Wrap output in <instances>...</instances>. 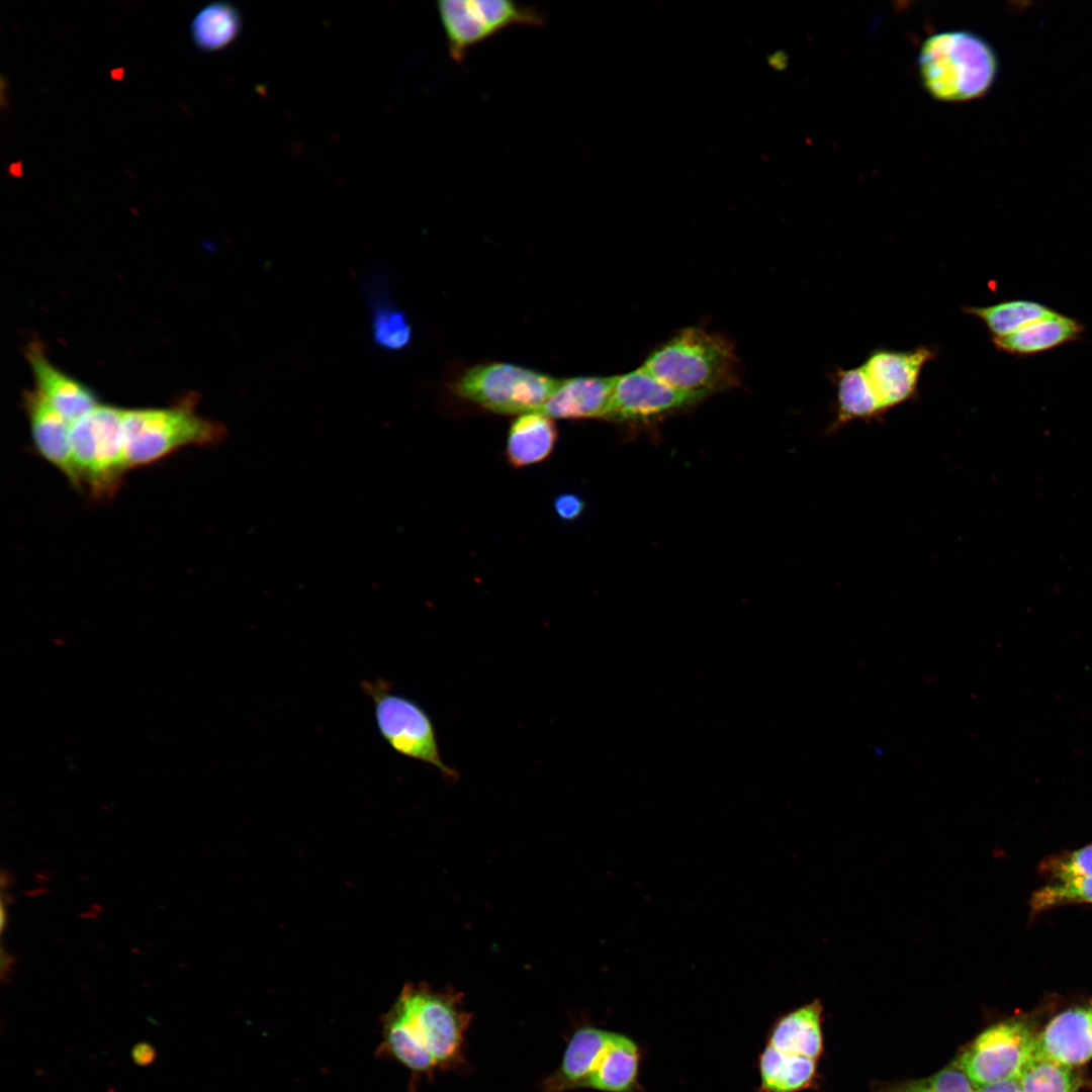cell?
I'll use <instances>...</instances> for the list:
<instances>
[{
  "label": "cell",
  "mask_w": 1092,
  "mask_h": 1092,
  "mask_svg": "<svg viewBox=\"0 0 1092 1092\" xmlns=\"http://www.w3.org/2000/svg\"><path fill=\"white\" fill-rule=\"evenodd\" d=\"M556 440L553 419L539 412L521 415L509 430L508 461L517 468L543 461L552 452Z\"/></svg>",
  "instance_id": "obj_21"
},
{
  "label": "cell",
  "mask_w": 1092,
  "mask_h": 1092,
  "mask_svg": "<svg viewBox=\"0 0 1092 1092\" xmlns=\"http://www.w3.org/2000/svg\"><path fill=\"white\" fill-rule=\"evenodd\" d=\"M1084 331V325L1079 320L1055 311L1006 337L992 339V342L1003 353L1027 357L1076 342L1082 338Z\"/></svg>",
  "instance_id": "obj_17"
},
{
  "label": "cell",
  "mask_w": 1092,
  "mask_h": 1092,
  "mask_svg": "<svg viewBox=\"0 0 1092 1092\" xmlns=\"http://www.w3.org/2000/svg\"><path fill=\"white\" fill-rule=\"evenodd\" d=\"M617 376H579L560 379L538 411L551 419H605Z\"/></svg>",
  "instance_id": "obj_16"
},
{
  "label": "cell",
  "mask_w": 1092,
  "mask_h": 1092,
  "mask_svg": "<svg viewBox=\"0 0 1092 1092\" xmlns=\"http://www.w3.org/2000/svg\"><path fill=\"white\" fill-rule=\"evenodd\" d=\"M23 407L37 453L56 467L76 489H83L74 464L68 423L36 390H25Z\"/></svg>",
  "instance_id": "obj_13"
},
{
  "label": "cell",
  "mask_w": 1092,
  "mask_h": 1092,
  "mask_svg": "<svg viewBox=\"0 0 1092 1092\" xmlns=\"http://www.w3.org/2000/svg\"><path fill=\"white\" fill-rule=\"evenodd\" d=\"M1035 1054L1068 1066L1092 1058V1003L1056 1015L1036 1035Z\"/></svg>",
  "instance_id": "obj_15"
},
{
  "label": "cell",
  "mask_w": 1092,
  "mask_h": 1092,
  "mask_svg": "<svg viewBox=\"0 0 1092 1092\" xmlns=\"http://www.w3.org/2000/svg\"><path fill=\"white\" fill-rule=\"evenodd\" d=\"M822 1011L819 1000L790 1011L772 1025L766 1044L784 1053L817 1060L823 1049Z\"/></svg>",
  "instance_id": "obj_19"
},
{
  "label": "cell",
  "mask_w": 1092,
  "mask_h": 1092,
  "mask_svg": "<svg viewBox=\"0 0 1092 1092\" xmlns=\"http://www.w3.org/2000/svg\"><path fill=\"white\" fill-rule=\"evenodd\" d=\"M196 396L168 407L125 410L123 432L128 469L156 463L190 446L220 443L225 427L200 416Z\"/></svg>",
  "instance_id": "obj_5"
},
{
  "label": "cell",
  "mask_w": 1092,
  "mask_h": 1092,
  "mask_svg": "<svg viewBox=\"0 0 1092 1092\" xmlns=\"http://www.w3.org/2000/svg\"><path fill=\"white\" fill-rule=\"evenodd\" d=\"M470 1021L460 993L406 986L385 1018L383 1046L414 1075L450 1069L463 1060Z\"/></svg>",
  "instance_id": "obj_1"
},
{
  "label": "cell",
  "mask_w": 1092,
  "mask_h": 1092,
  "mask_svg": "<svg viewBox=\"0 0 1092 1092\" xmlns=\"http://www.w3.org/2000/svg\"><path fill=\"white\" fill-rule=\"evenodd\" d=\"M26 359L35 381V389L71 425L98 404L96 394L85 384L57 368L38 342L26 348Z\"/></svg>",
  "instance_id": "obj_14"
},
{
  "label": "cell",
  "mask_w": 1092,
  "mask_h": 1092,
  "mask_svg": "<svg viewBox=\"0 0 1092 1092\" xmlns=\"http://www.w3.org/2000/svg\"><path fill=\"white\" fill-rule=\"evenodd\" d=\"M437 10L448 50L462 61L472 46L512 25H541V14L511 0H440Z\"/></svg>",
  "instance_id": "obj_9"
},
{
  "label": "cell",
  "mask_w": 1092,
  "mask_h": 1092,
  "mask_svg": "<svg viewBox=\"0 0 1092 1092\" xmlns=\"http://www.w3.org/2000/svg\"><path fill=\"white\" fill-rule=\"evenodd\" d=\"M935 356L927 346L906 351L878 348L868 355L861 367L885 414L916 395L922 369Z\"/></svg>",
  "instance_id": "obj_12"
},
{
  "label": "cell",
  "mask_w": 1092,
  "mask_h": 1092,
  "mask_svg": "<svg viewBox=\"0 0 1092 1092\" xmlns=\"http://www.w3.org/2000/svg\"><path fill=\"white\" fill-rule=\"evenodd\" d=\"M1049 869L1058 881L1092 877V844L1055 858Z\"/></svg>",
  "instance_id": "obj_28"
},
{
  "label": "cell",
  "mask_w": 1092,
  "mask_h": 1092,
  "mask_svg": "<svg viewBox=\"0 0 1092 1092\" xmlns=\"http://www.w3.org/2000/svg\"><path fill=\"white\" fill-rule=\"evenodd\" d=\"M369 306L374 344L387 352L406 349L413 341V327L405 312L392 301L380 275L363 284Z\"/></svg>",
  "instance_id": "obj_18"
},
{
  "label": "cell",
  "mask_w": 1092,
  "mask_h": 1092,
  "mask_svg": "<svg viewBox=\"0 0 1092 1092\" xmlns=\"http://www.w3.org/2000/svg\"><path fill=\"white\" fill-rule=\"evenodd\" d=\"M885 1092H975L965 1072L954 1063L935 1075L890 1087Z\"/></svg>",
  "instance_id": "obj_27"
},
{
  "label": "cell",
  "mask_w": 1092,
  "mask_h": 1092,
  "mask_svg": "<svg viewBox=\"0 0 1092 1092\" xmlns=\"http://www.w3.org/2000/svg\"><path fill=\"white\" fill-rule=\"evenodd\" d=\"M639 1065V1046L629 1036L584 1026L571 1036L557 1070L543 1080V1092H634Z\"/></svg>",
  "instance_id": "obj_3"
},
{
  "label": "cell",
  "mask_w": 1092,
  "mask_h": 1092,
  "mask_svg": "<svg viewBox=\"0 0 1092 1092\" xmlns=\"http://www.w3.org/2000/svg\"><path fill=\"white\" fill-rule=\"evenodd\" d=\"M1072 902H1092V877L1057 881L1036 891L1030 904L1039 911Z\"/></svg>",
  "instance_id": "obj_26"
},
{
  "label": "cell",
  "mask_w": 1092,
  "mask_h": 1092,
  "mask_svg": "<svg viewBox=\"0 0 1092 1092\" xmlns=\"http://www.w3.org/2000/svg\"><path fill=\"white\" fill-rule=\"evenodd\" d=\"M131 1057L138 1065L147 1066L154 1061L155 1051L149 1043L141 1042L132 1049Z\"/></svg>",
  "instance_id": "obj_31"
},
{
  "label": "cell",
  "mask_w": 1092,
  "mask_h": 1092,
  "mask_svg": "<svg viewBox=\"0 0 1092 1092\" xmlns=\"http://www.w3.org/2000/svg\"><path fill=\"white\" fill-rule=\"evenodd\" d=\"M583 509V500L574 493H562L554 500V510L564 521L575 520L581 515Z\"/></svg>",
  "instance_id": "obj_29"
},
{
  "label": "cell",
  "mask_w": 1092,
  "mask_h": 1092,
  "mask_svg": "<svg viewBox=\"0 0 1092 1092\" xmlns=\"http://www.w3.org/2000/svg\"><path fill=\"white\" fill-rule=\"evenodd\" d=\"M125 408L98 404L71 425L70 442L83 488L97 499L118 490L128 469L123 418Z\"/></svg>",
  "instance_id": "obj_6"
},
{
  "label": "cell",
  "mask_w": 1092,
  "mask_h": 1092,
  "mask_svg": "<svg viewBox=\"0 0 1092 1092\" xmlns=\"http://www.w3.org/2000/svg\"><path fill=\"white\" fill-rule=\"evenodd\" d=\"M242 17L238 9L224 1H216L202 7L190 23V35L194 46L203 52H215L226 48L240 34Z\"/></svg>",
  "instance_id": "obj_23"
},
{
  "label": "cell",
  "mask_w": 1092,
  "mask_h": 1092,
  "mask_svg": "<svg viewBox=\"0 0 1092 1092\" xmlns=\"http://www.w3.org/2000/svg\"><path fill=\"white\" fill-rule=\"evenodd\" d=\"M758 1069L760 1085L756 1092H798L812 1083L816 1060L766 1044L759 1055Z\"/></svg>",
  "instance_id": "obj_22"
},
{
  "label": "cell",
  "mask_w": 1092,
  "mask_h": 1092,
  "mask_svg": "<svg viewBox=\"0 0 1092 1092\" xmlns=\"http://www.w3.org/2000/svg\"><path fill=\"white\" fill-rule=\"evenodd\" d=\"M705 397L672 388L642 366L617 375L606 420L614 423L648 426L687 412Z\"/></svg>",
  "instance_id": "obj_11"
},
{
  "label": "cell",
  "mask_w": 1092,
  "mask_h": 1092,
  "mask_svg": "<svg viewBox=\"0 0 1092 1092\" xmlns=\"http://www.w3.org/2000/svg\"><path fill=\"white\" fill-rule=\"evenodd\" d=\"M832 380L835 414L831 431L853 421H873L885 415L861 366L837 368Z\"/></svg>",
  "instance_id": "obj_20"
},
{
  "label": "cell",
  "mask_w": 1092,
  "mask_h": 1092,
  "mask_svg": "<svg viewBox=\"0 0 1092 1092\" xmlns=\"http://www.w3.org/2000/svg\"><path fill=\"white\" fill-rule=\"evenodd\" d=\"M922 84L941 101H966L984 95L998 69L993 48L980 35L966 30L935 33L918 56Z\"/></svg>",
  "instance_id": "obj_4"
},
{
  "label": "cell",
  "mask_w": 1092,
  "mask_h": 1092,
  "mask_svg": "<svg viewBox=\"0 0 1092 1092\" xmlns=\"http://www.w3.org/2000/svg\"><path fill=\"white\" fill-rule=\"evenodd\" d=\"M975 1092H1022L1018 1078H1010L975 1087Z\"/></svg>",
  "instance_id": "obj_30"
},
{
  "label": "cell",
  "mask_w": 1092,
  "mask_h": 1092,
  "mask_svg": "<svg viewBox=\"0 0 1092 1092\" xmlns=\"http://www.w3.org/2000/svg\"><path fill=\"white\" fill-rule=\"evenodd\" d=\"M1036 1035L1019 1019L998 1022L980 1033L953 1062L974 1087L1018 1078L1035 1052Z\"/></svg>",
  "instance_id": "obj_10"
},
{
  "label": "cell",
  "mask_w": 1092,
  "mask_h": 1092,
  "mask_svg": "<svg viewBox=\"0 0 1092 1092\" xmlns=\"http://www.w3.org/2000/svg\"><path fill=\"white\" fill-rule=\"evenodd\" d=\"M361 689L373 702L381 737L394 751L435 766L446 780L458 779V772L444 762L434 724L420 704L393 693L389 682L382 678L364 679Z\"/></svg>",
  "instance_id": "obj_8"
},
{
  "label": "cell",
  "mask_w": 1092,
  "mask_h": 1092,
  "mask_svg": "<svg viewBox=\"0 0 1092 1092\" xmlns=\"http://www.w3.org/2000/svg\"><path fill=\"white\" fill-rule=\"evenodd\" d=\"M1018 1079L1022 1092H1077L1080 1081L1072 1066L1033 1054Z\"/></svg>",
  "instance_id": "obj_25"
},
{
  "label": "cell",
  "mask_w": 1092,
  "mask_h": 1092,
  "mask_svg": "<svg viewBox=\"0 0 1092 1092\" xmlns=\"http://www.w3.org/2000/svg\"><path fill=\"white\" fill-rule=\"evenodd\" d=\"M642 367L666 385L705 398L736 387L740 380L734 344L699 327L675 333Z\"/></svg>",
  "instance_id": "obj_2"
},
{
  "label": "cell",
  "mask_w": 1092,
  "mask_h": 1092,
  "mask_svg": "<svg viewBox=\"0 0 1092 1092\" xmlns=\"http://www.w3.org/2000/svg\"><path fill=\"white\" fill-rule=\"evenodd\" d=\"M560 379L502 362L475 365L455 378L450 388L459 397L502 415L538 412Z\"/></svg>",
  "instance_id": "obj_7"
},
{
  "label": "cell",
  "mask_w": 1092,
  "mask_h": 1092,
  "mask_svg": "<svg viewBox=\"0 0 1092 1092\" xmlns=\"http://www.w3.org/2000/svg\"><path fill=\"white\" fill-rule=\"evenodd\" d=\"M964 311L981 320L992 339L1006 337L1056 310L1028 299H1010L987 306H966Z\"/></svg>",
  "instance_id": "obj_24"
}]
</instances>
